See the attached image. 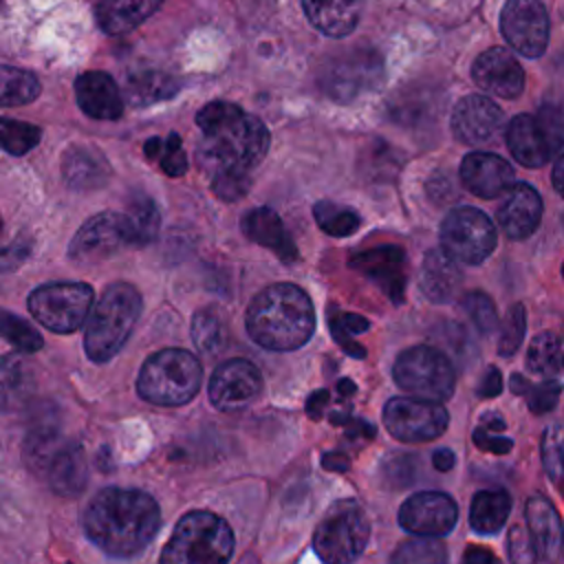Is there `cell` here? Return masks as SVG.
Listing matches in <instances>:
<instances>
[{"instance_id": "1", "label": "cell", "mask_w": 564, "mask_h": 564, "mask_svg": "<svg viewBox=\"0 0 564 564\" xmlns=\"http://www.w3.org/2000/svg\"><path fill=\"white\" fill-rule=\"evenodd\" d=\"M82 527L88 540L112 557L141 553L161 527L156 500L128 487L101 489L84 509Z\"/></svg>"}, {"instance_id": "55", "label": "cell", "mask_w": 564, "mask_h": 564, "mask_svg": "<svg viewBox=\"0 0 564 564\" xmlns=\"http://www.w3.org/2000/svg\"><path fill=\"white\" fill-rule=\"evenodd\" d=\"M463 560L469 562V564H491V562H496V555L489 553V551H485V549H469V551L463 555Z\"/></svg>"}, {"instance_id": "23", "label": "cell", "mask_w": 564, "mask_h": 564, "mask_svg": "<svg viewBox=\"0 0 564 564\" xmlns=\"http://www.w3.org/2000/svg\"><path fill=\"white\" fill-rule=\"evenodd\" d=\"M465 189L480 198H496L513 183V167L498 154L471 152L460 163Z\"/></svg>"}, {"instance_id": "19", "label": "cell", "mask_w": 564, "mask_h": 564, "mask_svg": "<svg viewBox=\"0 0 564 564\" xmlns=\"http://www.w3.org/2000/svg\"><path fill=\"white\" fill-rule=\"evenodd\" d=\"M471 77L482 90L505 99L518 97L524 88V70L520 62L500 46L487 48L476 57L471 66Z\"/></svg>"}, {"instance_id": "62", "label": "cell", "mask_w": 564, "mask_h": 564, "mask_svg": "<svg viewBox=\"0 0 564 564\" xmlns=\"http://www.w3.org/2000/svg\"><path fill=\"white\" fill-rule=\"evenodd\" d=\"M562 275H564V264H562Z\"/></svg>"}, {"instance_id": "59", "label": "cell", "mask_w": 564, "mask_h": 564, "mask_svg": "<svg viewBox=\"0 0 564 564\" xmlns=\"http://www.w3.org/2000/svg\"><path fill=\"white\" fill-rule=\"evenodd\" d=\"M339 392L341 394H350V392H355V383H350V381H339Z\"/></svg>"}, {"instance_id": "46", "label": "cell", "mask_w": 564, "mask_h": 564, "mask_svg": "<svg viewBox=\"0 0 564 564\" xmlns=\"http://www.w3.org/2000/svg\"><path fill=\"white\" fill-rule=\"evenodd\" d=\"M463 308L480 335H491L496 330L498 315H496V306L489 300V295H485L480 291H471L463 297Z\"/></svg>"}, {"instance_id": "15", "label": "cell", "mask_w": 564, "mask_h": 564, "mask_svg": "<svg viewBox=\"0 0 564 564\" xmlns=\"http://www.w3.org/2000/svg\"><path fill=\"white\" fill-rule=\"evenodd\" d=\"M262 388L260 370L247 359L223 361L209 379V401L220 412H238L247 408Z\"/></svg>"}, {"instance_id": "9", "label": "cell", "mask_w": 564, "mask_h": 564, "mask_svg": "<svg viewBox=\"0 0 564 564\" xmlns=\"http://www.w3.org/2000/svg\"><path fill=\"white\" fill-rule=\"evenodd\" d=\"M394 381L412 397L445 401L454 392L456 372L447 355L432 346H412L394 361Z\"/></svg>"}, {"instance_id": "5", "label": "cell", "mask_w": 564, "mask_h": 564, "mask_svg": "<svg viewBox=\"0 0 564 564\" xmlns=\"http://www.w3.org/2000/svg\"><path fill=\"white\" fill-rule=\"evenodd\" d=\"M231 527L212 511H189L174 527L161 562L165 564H220L234 553Z\"/></svg>"}, {"instance_id": "51", "label": "cell", "mask_w": 564, "mask_h": 564, "mask_svg": "<svg viewBox=\"0 0 564 564\" xmlns=\"http://www.w3.org/2000/svg\"><path fill=\"white\" fill-rule=\"evenodd\" d=\"M29 256V242L18 238L11 245L0 249V271H9L15 269L24 258Z\"/></svg>"}, {"instance_id": "56", "label": "cell", "mask_w": 564, "mask_h": 564, "mask_svg": "<svg viewBox=\"0 0 564 564\" xmlns=\"http://www.w3.org/2000/svg\"><path fill=\"white\" fill-rule=\"evenodd\" d=\"M551 181H553V187L557 189V194L564 198V154L557 156V161H555V165H553Z\"/></svg>"}, {"instance_id": "48", "label": "cell", "mask_w": 564, "mask_h": 564, "mask_svg": "<svg viewBox=\"0 0 564 564\" xmlns=\"http://www.w3.org/2000/svg\"><path fill=\"white\" fill-rule=\"evenodd\" d=\"M560 383L557 381H544V383H538V386H527V390L522 392L527 397V403H529V410L535 412V414H542V412H549L553 410V405L557 403L560 399Z\"/></svg>"}, {"instance_id": "42", "label": "cell", "mask_w": 564, "mask_h": 564, "mask_svg": "<svg viewBox=\"0 0 564 564\" xmlns=\"http://www.w3.org/2000/svg\"><path fill=\"white\" fill-rule=\"evenodd\" d=\"M445 560H447L445 546L436 542L434 535H421L419 540H408L392 553V562H403V564H438Z\"/></svg>"}, {"instance_id": "22", "label": "cell", "mask_w": 564, "mask_h": 564, "mask_svg": "<svg viewBox=\"0 0 564 564\" xmlns=\"http://www.w3.org/2000/svg\"><path fill=\"white\" fill-rule=\"evenodd\" d=\"M524 520L535 546L538 562H557L564 549L562 520L549 498L535 494L524 505Z\"/></svg>"}, {"instance_id": "38", "label": "cell", "mask_w": 564, "mask_h": 564, "mask_svg": "<svg viewBox=\"0 0 564 564\" xmlns=\"http://www.w3.org/2000/svg\"><path fill=\"white\" fill-rule=\"evenodd\" d=\"M64 441L59 438L57 430L55 427H46V425H40L35 430H31L24 438V463L29 465L31 471L35 474H44V467L46 463L51 460V456L57 452V447L62 445Z\"/></svg>"}, {"instance_id": "10", "label": "cell", "mask_w": 564, "mask_h": 564, "mask_svg": "<svg viewBox=\"0 0 564 564\" xmlns=\"http://www.w3.org/2000/svg\"><path fill=\"white\" fill-rule=\"evenodd\" d=\"M95 291L86 282H51L29 295L31 315L53 333H73L90 315Z\"/></svg>"}, {"instance_id": "41", "label": "cell", "mask_w": 564, "mask_h": 564, "mask_svg": "<svg viewBox=\"0 0 564 564\" xmlns=\"http://www.w3.org/2000/svg\"><path fill=\"white\" fill-rule=\"evenodd\" d=\"M560 350L562 341L555 333H540L533 337L529 344V355H527V366L535 375H551L557 364H560Z\"/></svg>"}, {"instance_id": "58", "label": "cell", "mask_w": 564, "mask_h": 564, "mask_svg": "<svg viewBox=\"0 0 564 564\" xmlns=\"http://www.w3.org/2000/svg\"><path fill=\"white\" fill-rule=\"evenodd\" d=\"M322 463H324L326 469H337V471L348 469V460H346V456H341V454H326Z\"/></svg>"}, {"instance_id": "44", "label": "cell", "mask_w": 564, "mask_h": 564, "mask_svg": "<svg viewBox=\"0 0 564 564\" xmlns=\"http://www.w3.org/2000/svg\"><path fill=\"white\" fill-rule=\"evenodd\" d=\"M542 463L555 485L564 487V430L549 427L542 436Z\"/></svg>"}, {"instance_id": "4", "label": "cell", "mask_w": 564, "mask_h": 564, "mask_svg": "<svg viewBox=\"0 0 564 564\" xmlns=\"http://www.w3.org/2000/svg\"><path fill=\"white\" fill-rule=\"evenodd\" d=\"M141 293L130 282H115L101 293L84 330V350L90 361L104 364L123 348L141 315Z\"/></svg>"}, {"instance_id": "18", "label": "cell", "mask_w": 564, "mask_h": 564, "mask_svg": "<svg viewBox=\"0 0 564 564\" xmlns=\"http://www.w3.org/2000/svg\"><path fill=\"white\" fill-rule=\"evenodd\" d=\"M505 126L502 110L482 95L463 97L452 112V132L467 145L494 141Z\"/></svg>"}, {"instance_id": "26", "label": "cell", "mask_w": 564, "mask_h": 564, "mask_svg": "<svg viewBox=\"0 0 564 564\" xmlns=\"http://www.w3.org/2000/svg\"><path fill=\"white\" fill-rule=\"evenodd\" d=\"M37 386L35 366L20 352L0 357V414L15 412L29 403Z\"/></svg>"}, {"instance_id": "36", "label": "cell", "mask_w": 564, "mask_h": 564, "mask_svg": "<svg viewBox=\"0 0 564 564\" xmlns=\"http://www.w3.org/2000/svg\"><path fill=\"white\" fill-rule=\"evenodd\" d=\"M143 152L150 161L159 163V167L167 176H183L187 172V156H185L181 137L176 132L167 134L165 139L161 137L148 139L143 145Z\"/></svg>"}, {"instance_id": "2", "label": "cell", "mask_w": 564, "mask_h": 564, "mask_svg": "<svg viewBox=\"0 0 564 564\" xmlns=\"http://www.w3.org/2000/svg\"><path fill=\"white\" fill-rule=\"evenodd\" d=\"M203 132L198 159L205 172L214 176L247 174L258 167L269 150L267 126L231 101H212L196 115Z\"/></svg>"}, {"instance_id": "52", "label": "cell", "mask_w": 564, "mask_h": 564, "mask_svg": "<svg viewBox=\"0 0 564 564\" xmlns=\"http://www.w3.org/2000/svg\"><path fill=\"white\" fill-rule=\"evenodd\" d=\"M474 445L485 449V452H494V454H507L511 449V438L505 436H494L491 432H487L485 427H478L474 432Z\"/></svg>"}, {"instance_id": "7", "label": "cell", "mask_w": 564, "mask_h": 564, "mask_svg": "<svg viewBox=\"0 0 564 564\" xmlns=\"http://www.w3.org/2000/svg\"><path fill=\"white\" fill-rule=\"evenodd\" d=\"M368 538L370 522L361 505L355 500H339L319 520L313 533V549L324 562L346 564L364 553Z\"/></svg>"}, {"instance_id": "37", "label": "cell", "mask_w": 564, "mask_h": 564, "mask_svg": "<svg viewBox=\"0 0 564 564\" xmlns=\"http://www.w3.org/2000/svg\"><path fill=\"white\" fill-rule=\"evenodd\" d=\"M313 216H315L317 225L322 227V231H326L328 236H335V238H344V236L355 234L359 229V223H361V218L355 209L330 203V200L315 203Z\"/></svg>"}, {"instance_id": "25", "label": "cell", "mask_w": 564, "mask_h": 564, "mask_svg": "<svg viewBox=\"0 0 564 564\" xmlns=\"http://www.w3.org/2000/svg\"><path fill=\"white\" fill-rule=\"evenodd\" d=\"M42 476L55 494L66 498L79 496L88 482V463L82 445L64 441L46 463Z\"/></svg>"}, {"instance_id": "53", "label": "cell", "mask_w": 564, "mask_h": 564, "mask_svg": "<svg viewBox=\"0 0 564 564\" xmlns=\"http://www.w3.org/2000/svg\"><path fill=\"white\" fill-rule=\"evenodd\" d=\"M500 390H502L500 370L494 368V366H489V368L485 370L480 383H478V394H480V397H496V394H500Z\"/></svg>"}, {"instance_id": "40", "label": "cell", "mask_w": 564, "mask_h": 564, "mask_svg": "<svg viewBox=\"0 0 564 564\" xmlns=\"http://www.w3.org/2000/svg\"><path fill=\"white\" fill-rule=\"evenodd\" d=\"M0 337L13 344L20 352H37L44 346L40 333L29 322L9 311H0Z\"/></svg>"}, {"instance_id": "49", "label": "cell", "mask_w": 564, "mask_h": 564, "mask_svg": "<svg viewBox=\"0 0 564 564\" xmlns=\"http://www.w3.org/2000/svg\"><path fill=\"white\" fill-rule=\"evenodd\" d=\"M251 187V176L247 174H223L212 178V189L223 200H236L245 196Z\"/></svg>"}, {"instance_id": "47", "label": "cell", "mask_w": 564, "mask_h": 564, "mask_svg": "<svg viewBox=\"0 0 564 564\" xmlns=\"http://www.w3.org/2000/svg\"><path fill=\"white\" fill-rule=\"evenodd\" d=\"M368 319L361 317V315H355V313H341L337 317L330 319V330H333V337L348 350V355H355V357H364V348L357 346L355 341H350L355 335L368 330Z\"/></svg>"}, {"instance_id": "27", "label": "cell", "mask_w": 564, "mask_h": 564, "mask_svg": "<svg viewBox=\"0 0 564 564\" xmlns=\"http://www.w3.org/2000/svg\"><path fill=\"white\" fill-rule=\"evenodd\" d=\"M460 284L463 273L456 260L449 258L443 249H430L421 264V293L434 304H447L458 295Z\"/></svg>"}, {"instance_id": "14", "label": "cell", "mask_w": 564, "mask_h": 564, "mask_svg": "<svg viewBox=\"0 0 564 564\" xmlns=\"http://www.w3.org/2000/svg\"><path fill=\"white\" fill-rule=\"evenodd\" d=\"M505 40L524 57H540L549 44V15L540 0H507L500 13Z\"/></svg>"}, {"instance_id": "63", "label": "cell", "mask_w": 564, "mask_h": 564, "mask_svg": "<svg viewBox=\"0 0 564 564\" xmlns=\"http://www.w3.org/2000/svg\"><path fill=\"white\" fill-rule=\"evenodd\" d=\"M562 364H564V361H562Z\"/></svg>"}, {"instance_id": "54", "label": "cell", "mask_w": 564, "mask_h": 564, "mask_svg": "<svg viewBox=\"0 0 564 564\" xmlns=\"http://www.w3.org/2000/svg\"><path fill=\"white\" fill-rule=\"evenodd\" d=\"M454 452L452 449H436L434 452V458H432V463H434V467L438 469V471H449L452 467H454Z\"/></svg>"}, {"instance_id": "12", "label": "cell", "mask_w": 564, "mask_h": 564, "mask_svg": "<svg viewBox=\"0 0 564 564\" xmlns=\"http://www.w3.org/2000/svg\"><path fill=\"white\" fill-rule=\"evenodd\" d=\"M383 79V62L372 48H352L335 55L322 68V90L335 101H352L375 90Z\"/></svg>"}, {"instance_id": "33", "label": "cell", "mask_w": 564, "mask_h": 564, "mask_svg": "<svg viewBox=\"0 0 564 564\" xmlns=\"http://www.w3.org/2000/svg\"><path fill=\"white\" fill-rule=\"evenodd\" d=\"M509 511H511V498L502 489L478 491L471 500L469 524L474 531L482 535H491L505 527Z\"/></svg>"}, {"instance_id": "35", "label": "cell", "mask_w": 564, "mask_h": 564, "mask_svg": "<svg viewBox=\"0 0 564 564\" xmlns=\"http://www.w3.org/2000/svg\"><path fill=\"white\" fill-rule=\"evenodd\" d=\"M40 79L24 68L0 64V106H26L40 97Z\"/></svg>"}, {"instance_id": "32", "label": "cell", "mask_w": 564, "mask_h": 564, "mask_svg": "<svg viewBox=\"0 0 564 564\" xmlns=\"http://www.w3.org/2000/svg\"><path fill=\"white\" fill-rule=\"evenodd\" d=\"M121 216H123V225H126L128 245L145 247L156 238L159 225H161V214L152 198H148L143 194H134L128 200V207Z\"/></svg>"}, {"instance_id": "16", "label": "cell", "mask_w": 564, "mask_h": 564, "mask_svg": "<svg viewBox=\"0 0 564 564\" xmlns=\"http://www.w3.org/2000/svg\"><path fill=\"white\" fill-rule=\"evenodd\" d=\"M128 245L123 216L115 212H101L90 216L73 236L68 245V258L84 264H95L110 258L115 251Z\"/></svg>"}, {"instance_id": "60", "label": "cell", "mask_w": 564, "mask_h": 564, "mask_svg": "<svg viewBox=\"0 0 564 564\" xmlns=\"http://www.w3.org/2000/svg\"><path fill=\"white\" fill-rule=\"evenodd\" d=\"M0 231H2V216H0Z\"/></svg>"}, {"instance_id": "43", "label": "cell", "mask_w": 564, "mask_h": 564, "mask_svg": "<svg viewBox=\"0 0 564 564\" xmlns=\"http://www.w3.org/2000/svg\"><path fill=\"white\" fill-rule=\"evenodd\" d=\"M192 339L200 352L216 355L223 348V326L214 311L203 308L192 319Z\"/></svg>"}, {"instance_id": "8", "label": "cell", "mask_w": 564, "mask_h": 564, "mask_svg": "<svg viewBox=\"0 0 564 564\" xmlns=\"http://www.w3.org/2000/svg\"><path fill=\"white\" fill-rule=\"evenodd\" d=\"M507 145L524 167H540L564 145V112L542 106L538 115H516L507 126Z\"/></svg>"}, {"instance_id": "45", "label": "cell", "mask_w": 564, "mask_h": 564, "mask_svg": "<svg viewBox=\"0 0 564 564\" xmlns=\"http://www.w3.org/2000/svg\"><path fill=\"white\" fill-rule=\"evenodd\" d=\"M527 330V317H524V306L522 304H513L509 306L502 324H500V337H498V352L502 357H509L518 350V346L522 344Z\"/></svg>"}, {"instance_id": "20", "label": "cell", "mask_w": 564, "mask_h": 564, "mask_svg": "<svg viewBox=\"0 0 564 564\" xmlns=\"http://www.w3.org/2000/svg\"><path fill=\"white\" fill-rule=\"evenodd\" d=\"M350 267L372 280L392 300L401 302L405 289V251L394 245L375 247L350 258Z\"/></svg>"}, {"instance_id": "30", "label": "cell", "mask_w": 564, "mask_h": 564, "mask_svg": "<svg viewBox=\"0 0 564 564\" xmlns=\"http://www.w3.org/2000/svg\"><path fill=\"white\" fill-rule=\"evenodd\" d=\"M308 22L328 37L352 33L359 22V0H300Z\"/></svg>"}, {"instance_id": "29", "label": "cell", "mask_w": 564, "mask_h": 564, "mask_svg": "<svg viewBox=\"0 0 564 564\" xmlns=\"http://www.w3.org/2000/svg\"><path fill=\"white\" fill-rule=\"evenodd\" d=\"M242 231L249 240L271 249L282 262H293L297 249L286 234L280 216L271 207H253L242 216Z\"/></svg>"}, {"instance_id": "11", "label": "cell", "mask_w": 564, "mask_h": 564, "mask_svg": "<svg viewBox=\"0 0 564 564\" xmlns=\"http://www.w3.org/2000/svg\"><path fill=\"white\" fill-rule=\"evenodd\" d=\"M489 216L476 207L452 209L441 223V249L463 264H480L496 247Z\"/></svg>"}, {"instance_id": "21", "label": "cell", "mask_w": 564, "mask_h": 564, "mask_svg": "<svg viewBox=\"0 0 564 564\" xmlns=\"http://www.w3.org/2000/svg\"><path fill=\"white\" fill-rule=\"evenodd\" d=\"M542 218V198L529 183H511L498 205V225L511 240L529 238Z\"/></svg>"}, {"instance_id": "57", "label": "cell", "mask_w": 564, "mask_h": 564, "mask_svg": "<svg viewBox=\"0 0 564 564\" xmlns=\"http://www.w3.org/2000/svg\"><path fill=\"white\" fill-rule=\"evenodd\" d=\"M328 399V392L326 390H322V392H315L311 399H308V403H306V412L313 416V419H319V408H322V403Z\"/></svg>"}, {"instance_id": "24", "label": "cell", "mask_w": 564, "mask_h": 564, "mask_svg": "<svg viewBox=\"0 0 564 564\" xmlns=\"http://www.w3.org/2000/svg\"><path fill=\"white\" fill-rule=\"evenodd\" d=\"M77 106L99 121H115L123 115V97L115 79L104 70H86L75 79Z\"/></svg>"}, {"instance_id": "3", "label": "cell", "mask_w": 564, "mask_h": 564, "mask_svg": "<svg viewBox=\"0 0 564 564\" xmlns=\"http://www.w3.org/2000/svg\"><path fill=\"white\" fill-rule=\"evenodd\" d=\"M249 337L269 350H295L315 330V308L304 289L280 282L262 289L247 308Z\"/></svg>"}, {"instance_id": "6", "label": "cell", "mask_w": 564, "mask_h": 564, "mask_svg": "<svg viewBox=\"0 0 564 564\" xmlns=\"http://www.w3.org/2000/svg\"><path fill=\"white\" fill-rule=\"evenodd\" d=\"M203 381L200 361L183 348L154 352L137 377V392L154 405H183L196 397Z\"/></svg>"}, {"instance_id": "39", "label": "cell", "mask_w": 564, "mask_h": 564, "mask_svg": "<svg viewBox=\"0 0 564 564\" xmlns=\"http://www.w3.org/2000/svg\"><path fill=\"white\" fill-rule=\"evenodd\" d=\"M40 139L42 130L37 126L0 117V150L20 156L31 152L40 143Z\"/></svg>"}, {"instance_id": "28", "label": "cell", "mask_w": 564, "mask_h": 564, "mask_svg": "<svg viewBox=\"0 0 564 564\" xmlns=\"http://www.w3.org/2000/svg\"><path fill=\"white\" fill-rule=\"evenodd\" d=\"M62 176L70 189L88 192L106 185L110 165L99 150L90 145H70L62 156Z\"/></svg>"}, {"instance_id": "50", "label": "cell", "mask_w": 564, "mask_h": 564, "mask_svg": "<svg viewBox=\"0 0 564 564\" xmlns=\"http://www.w3.org/2000/svg\"><path fill=\"white\" fill-rule=\"evenodd\" d=\"M509 557L513 562H538L533 540L529 535V529L513 527L509 533Z\"/></svg>"}, {"instance_id": "61", "label": "cell", "mask_w": 564, "mask_h": 564, "mask_svg": "<svg viewBox=\"0 0 564 564\" xmlns=\"http://www.w3.org/2000/svg\"><path fill=\"white\" fill-rule=\"evenodd\" d=\"M2 4H4V0H0V9H2Z\"/></svg>"}, {"instance_id": "13", "label": "cell", "mask_w": 564, "mask_h": 564, "mask_svg": "<svg viewBox=\"0 0 564 564\" xmlns=\"http://www.w3.org/2000/svg\"><path fill=\"white\" fill-rule=\"evenodd\" d=\"M447 410L441 401L421 397H392L383 408L388 432L405 443H425L438 438L447 427Z\"/></svg>"}, {"instance_id": "31", "label": "cell", "mask_w": 564, "mask_h": 564, "mask_svg": "<svg viewBox=\"0 0 564 564\" xmlns=\"http://www.w3.org/2000/svg\"><path fill=\"white\" fill-rule=\"evenodd\" d=\"M163 0H101L97 7V22L104 33L121 35L145 22Z\"/></svg>"}, {"instance_id": "17", "label": "cell", "mask_w": 564, "mask_h": 564, "mask_svg": "<svg viewBox=\"0 0 564 564\" xmlns=\"http://www.w3.org/2000/svg\"><path fill=\"white\" fill-rule=\"evenodd\" d=\"M458 520L456 502L441 491L410 496L399 509V524L416 535H445Z\"/></svg>"}, {"instance_id": "34", "label": "cell", "mask_w": 564, "mask_h": 564, "mask_svg": "<svg viewBox=\"0 0 564 564\" xmlns=\"http://www.w3.org/2000/svg\"><path fill=\"white\" fill-rule=\"evenodd\" d=\"M178 90V82L159 70H145L128 77L126 95L134 106H148L172 97Z\"/></svg>"}]
</instances>
